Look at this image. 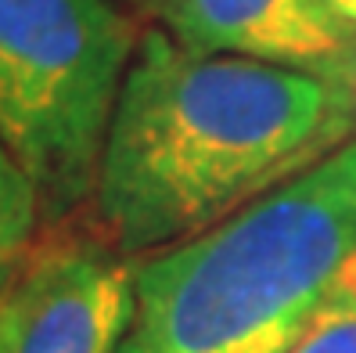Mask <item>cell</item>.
<instances>
[{
	"instance_id": "obj_9",
	"label": "cell",
	"mask_w": 356,
	"mask_h": 353,
	"mask_svg": "<svg viewBox=\"0 0 356 353\" xmlns=\"http://www.w3.org/2000/svg\"><path fill=\"white\" fill-rule=\"evenodd\" d=\"M346 83H349V91H353V97H356V54H353V61H349V72H346Z\"/></svg>"
},
{
	"instance_id": "obj_5",
	"label": "cell",
	"mask_w": 356,
	"mask_h": 353,
	"mask_svg": "<svg viewBox=\"0 0 356 353\" xmlns=\"http://www.w3.org/2000/svg\"><path fill=\"white\" fill-rule=\"evenodd\" d=\"M162 29L202 54H238L342 79L356 29L324 0H148Z\"/></svg>"
},
{
	"instance_id": "obj_7",
	"label": "cell",
	"mask_w": 356,
	"mask_h": 353,
	"mask_svg": "<svg viewBox=\"0 0 356 353\" xmlns=\"http://www.w3.org/2000/svg\"><path fill=\"white\" fill-rule=\"evenodd\" d=\"M288 353H356V253L334 271L313 317Z\"/></svg>"
},
{
	"instance_id": "obj_3",
	"label": "cell",
	"mask_w": 356,
	"mask_h": 353,
	"mask_svg": "<svg viewBox=\"0 0 356 353\" xmlns=\"http://www.w3.org/2000/svg\"><path fill=\"white\" fill-rule=\"evenodd\" d=\"M137 40L115 0H0V144L36 184L44 217L94 191Z\"/></svg>"
},
{
	"instance_id": "obj_6",
	"label": "cell",
	"mask_w": 356,
	"mask_h": 353,
	"mask_svg": "<svg viewBox=\"0 0 356 353\" xmlns=\"http://www.w3.org/2000/svg\"><path fill=\"white\" fill-rule=\"evenodd\" d=\"M40 213H44V205H40L36 184L0 144V296L22 267Z\"/></svg>"
},
{
	"instance_id": "obj_8",
	"label": "cell",
	"mask_w": 356,
	"mask_h": 353,
	"mask_svg": "<svg viewBox=\"0 0 356 353\" xmlns=\"http://www.w3.org/2000/svg\"><path fill=\"white\" fill-rule=\"evenodd\" d=\"M324 4L339 15V18H346V22L356 29V0H324Z\"/></svg>"
},
{
	"instance_id": "obj_4",
	"label": "cell",
	"mask_w": 356,
	"mask_h": 353,
	"mask_svg": "<svg viewBox=\"0 0 356 353\" xmlns=\"http://www.w3.org/2000/svg\"><path fill=\"white\" fill-rule=\"evenodd\" d=\"M134 317V267L61 245L0 296V353H115Z\"/></svg>"
},
{
	"instance_id": "obj_2",
	"label": "cell",
	"mask_w": 356,
	"mask_h": 353,
	"mask_svg": "<svg viewBox=\"0 0 356 353\" xmlns=\"http://www.w3.org/2000/svg\"><path fill=\"white\" fill-rule=\"evenodd\" d=\"M356 253V137L184 245L134 267L115 353H288Z\"/></svg>"
},
{
	"instance_id": "obj_1",
	"label": "cell",
	"mask_w": 356,
	"mask_h": 353,
	"mask_svg": "<svg viewBox=\"0 0 356 353\" xmlns=\"http://www.w3.org/2000/svg\"><path fill=\"white\" fill-rule=\"evenodd\" d=\"M356 134L349 83L140 33L94 198L112 245L162 253L313 170Z\"/></svg>"
},
{
	"instance_id": "obj_10",
	"label": "cell",
	"mask_w": 356,
	"mask_h": 353,
	"mask_svg": "<svg viewBox=\"0 0 356 353\" xmlns=\"http://www.w3.org/2000/svg\"><path fill=\"white\" fill-rule=\"evenodd\" d=\"M115 4L122 8V4H144V0H115Z\"/></svg>"
}]
</instances>
